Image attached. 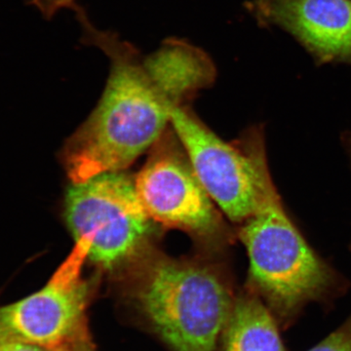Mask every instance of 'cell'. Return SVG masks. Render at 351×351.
Listing matches in <instances>:
<instances>
[{
    "instance_id": "1",
    "label": "cell",
    "mask_w": 351,
    "mask_h": 351,
    "mask_svg": "<svg viewBox=\"0 0 351 351\" xmlns=\"http://www.w3.org/2000/svg\"><path fill=\"white\" fill-rule=\"evenodd\" d=\"M73 10L82 43L107 56L110 73L98 105L64 145L63 163L71 184L120 172L154 147L180 107L164 92L128 41L92 24L82 6Z\"/></svg>"
},
{
    "instance_id": "2",
    "label": "cell",
    "mask_w": 351,
    "mask_h": 351,
    "mask_svg": "<svg viewBox=\"0 0 351 351\" xmlns=\"http://www.w3.org/2000/svg\"><path fill=\"white\" fill-rule=\"evenodd\" d=\"M265 147L258 156L257 205L239 235L250 260L247 287L286 329L307 304L326 302L345 287L288 216L270 176Z\"/></svg>"
},
{
    "instance_id": "3",
    "label": "cell",
    "mask_w": 351,
    "mask_h": 351,
    "mask_svg": "<svg viewBox=\"0 0 351 351\" xmlns=\"http://www.w3.org/2000/svg\"><path fill=\"white\" fill-rule=\"evenodd\" d=\"M126 269L134 304L173 350H216L235 300L223 267L151 249Z\"/></svg>"
},
{
    "instance_id": "4",
    "label": "cell",
    "mask_w": 351,
    "mask_h": 351,
    "mask_svg": "<svg viewBox=\"0 0 351 351\" xmlns=\"http://www.w3.org/2000/svg\"><path fill=\"white\" fill-rule=\"evenodd\" d=\"M64 211L75 240L91 241L88 258L103 269H127L152 248L156 223L141 202L135 179L123 171L71 184Z\"/></svg>"
},
{
    "instance_id": "5",
    "label": "cell",
    "mask_w": 351,
    "mask_h": 351,
    "mask_svg": "<svg viewBox=\"0 0 351 351\" xmlns=\"http://www.w3.org/2000/svg\"><path fill=\"white\" fill-rule=\"evenodd\" d=\"M171 124L212 200L230 221H246L257 205L258 156L265 145L263 129L253 127L241 140L226 143L184 106L174 108Z\"/></svg>"
},
{
    "instance_id": "6",
    "label": "cell",
    "mask_w": 351,
    "mask_h": 351,
    "mask_svg": "<svg viewBox=\"0 0 351 351\" xmlns=\"http://www.w3.org/2000/svg\"><path fill=\"white\" fill-rule=\"evenodd\" d=\"M162 136L135 178L141 202L156 225L177 228L221 246L230 234L214 201L203 188L181 142Z\"/></svg>"
},
{
    "instance_id": "7",
    "label": "cell",
    "mask_w": 351,
    "mask_h": 351,
    "mask_svg": "<svg viewBox=\"0 0 351 351\" xmlns=\"http://www.w3.org/2000/svg\"><path fill=\"white\" fill-rule=\"evenodd\" d=\"M91 241L76 240L73 251L38 292L0 307V334L52 350L84 345L83 321L89 288L82 277Z\"/></svg>"
},
{
    "instance_id": "8",
    "label": "cell",
    "mask_w": 351,
    "mask_h": 351,
    "mask_svg": "<svg viewBox=\"0 0 351 351\" xmlns=\"http://www.w3.org/2000/svg\"><path fill=\"white\" fill-rule=\"evenodd\" d=\"M258 24L288 32L318 64L351 66V0H253Z\"/></svg>"
},
{
    "instance_id": "9",
    "label": "cell",
    "mask_w": 351,
    "mask_h": 351,
    "mask_svg": "<svg viewBox=\"0 0 351 351\" xmlns=\"http://www.w3.org/2000/svg\"><path fill=\"white\" fill-rule=\"evenodd\" d=\"M152 77L177 104L209 87L216 78V68L204 51L180 39H170L152 54L145 57Z\"/></svg>"
},
{
    "instance_id": "10",
    "label": "cell",
    "mask_w": 351,
    "mask_h": 351,
    "mask_svg": "<svg viewBox=\"0 0 351 351\" xmlns=\"http://www.w3.org/2000/svg\"><path fill=\"white\" fill-rule=\"evenodd\" d=\"M278 323L252 289L235 297L223 335V351H286Z\"/></svg>"
},
{
    "instance_id": "11",
    "label": "cell",
    "mask_w": 351,
    "mask_h": 351,
    "mask_svg": "<svg viewBox=\"0 0 351 351\" xmlns=\"http://www.w3.org/2000/svg\"><path fill=\"white\" fill-rule=\"evenodd\" d=\"M308 351H351V315L336 331Z\"/></svg>"
},
{
    "instance_id": "12",
    "label": "cell",
    "mask_w": 351,
    "mask_h": 351,
    "mask_svg": "<svg viewBox=\"0 0 351 351\" xmlns=\"http://www.w3.org/2000/svg\"><path fill=\"white\" fill-rule=\"evenodd\" d=\"M27 5L36 9L46 20L52 19L63 9H73L76 0H25Z\"/></svg>"
},
{
    "instance_id": "13",
    "label": "cell",
    "mask_w": 351,
    "mask_h": 351,
    "mask_svg": "<svg viewBox=\"0 0 351 351\" xmlns=\"http://www.w3.org/2000/svg\"><path fill=\"white\" fill-rule=\"evenodd\" d=\"M0 351H64L52 350L48 348H41V346L32 345V343H25L0 334Z\"/></svg>"
},
{
    "instance_id": "14",
    "label": "cell",
    "mask_w": 351,
    "mask_h": 351,
    "mask_svg": "<svg viewBox=\"0 0 351 351\" xmlns=\"http://www.w3.org/2000/svg\"><path fill=\"white\" fill-rule=\"evenodd\" d=\"M346 149L348 151V156L351 161V134H348L345 138Z\"/></svg>"
},
{
    "instance_id": "15",
    "label": "cell",
    "mask_w": 351,
    "mask_h": 351,
    "mask_svg": "<svg viewBox=\"0 0 351 351\" xmlns=\"http://www.w3.org/2000/svg\"><path fill=\"white\" fill-rule=\"evenodd\" d=\"M75 351H88L87 348H85V345L80 346V348H76Z\"/></svg>"
}]
</instances>
